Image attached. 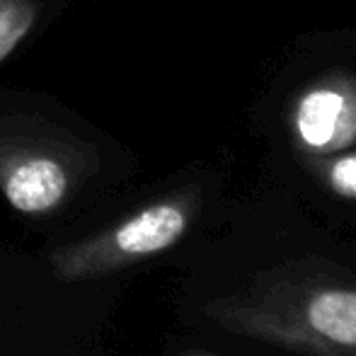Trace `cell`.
Instances as JSON below:
<instances>
[{
  "label": "cell",
  "mask_w": 356,
  "mask_h": 356,
  "mask_svg": "<svg viewBox=\"0 0 356 356\" xmlns=\"http://www.w3.org/2000/svg\"><path fill=\"white\" fill-rule=\"evenodd\" d=\"M216 325L313 356H356V284L269 282L207 303Z\"/></svg>",
  "instance_id": "cell-1"
},
{
  "label": "cell",
  "mask_w": 356,
  "mask_h": 356,
  "mask_svg": "<svg viewBox=\"0 0 356 356\" xmlns=\"http://www.w3.org/2000/svg\"><path fill=\"white\" fill-rule=\"evenodd\" d=\"M199 197L175 192L145 204L95 235L63 245L51 254V272L66 284L92 282L143 264L172 250L194 223Z\"/></svg>",
  "instance_id": "cell-2"
},
{
  "label": "cell",
  "mask_w": 356,
  "mask_h": 356,
  "mask_svg": "<svg viewBox=\"0 0 356 356\" xmlns=\"http://www.w3.org/2000/svg\"><path fill=\"white\" fill-rule=\"evenodd\" d=\"M88 170L73 136L37 122H0V194L22 216H49L63 207Z\"/></svg>",
  "instance_id": "cell-3"
},
{
  "label": "cell",
  "mask_w": 356,
  "mask_h": 356,
  "mask_svg": "<svg viewBox=\"0 0 356 356\" xmlns=\"http://www.w3.org/2000/svg\"><path fill=\"white\" fill-rule=\"evenodd\" d=\"M289 127L308 158L356 148V75L330 71L310 80L291 104Z\"/></svg>",
  "instance_id": "cell-4"
},
{
  "label": "cell",
  "mask_w": 356,
  "mask_h": 356,
  "mask_svg": "<svg viewBox=\"0 0 356 356\" xmlns=\"http://www.w3.org/2000/svg\"><path fill=\"white\" fill-rule=\"evenodd\" d=\"M37 22L34 0H0V61L22 44Z\"/></svg>",
  "instance_id": "cell-5"
},
{
  "label": "cell",
  "mask_w": 356,
  "mask_h": 356,
  "mask_svg": "<svg viewBox=\"0 0 356 356\" xmlns=\"http://www.w3.org/2000/svg\"><path fill=\"white\" fill-rule=\"evenodd\" d=\"M313 165L330 192L337 194L339 199L356 202V148L313 158Z\"/></svg>",
  "instance_id": "cell-6"
},
{
  "label": "cell",
  "mask_w": 356,
  "mask_h": 356,
  "mask_svg": "<svg viewBox=\"0 0 356 356\" xmlns=\"http://www.w3.org/2000/svg\"><path fill=\"white\" fill-rule=\"evenodd\" d=\"M177 356H220V354L207 352V349H182Z\"/></svg>",
  "instance_id": "cell-7"
}]
</instances>
